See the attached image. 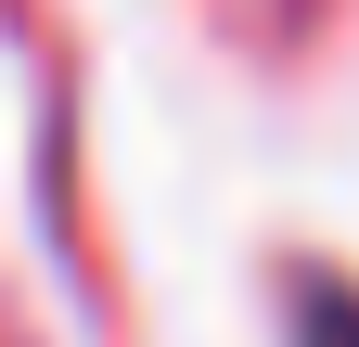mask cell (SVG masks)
I'll use <instances>...</instances> for the list:
<instances>
[{
    "mask_svg": "<svg viewBox=\"0 0 359 347\" xmlns=\"http://www.w3.org/2000/svg\"><path fill=\"white\" fill-rule=\"evenodd\" d=\"M295 347H359V296L346 283H295Z\"/></svg>",
    "mask_w": 359,
    "mask_h": 347,
    "instance_id": "cell-1",
    "label": "cell"
}]
</instances>
